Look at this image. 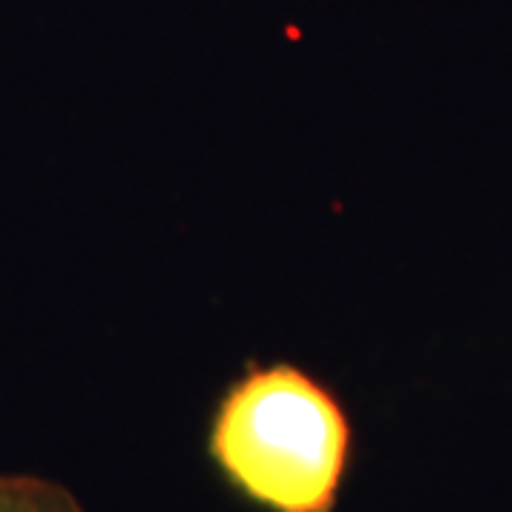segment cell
Returning <instances> with one entry per match:
<instances>
[{"mask_svg":"<svg viewBox=\"0 0 512 512\" xmlns=\"http://www.w3.org/2000/svg\"><path fill=\"white\" fill-rule=\"evenodd\" d=\"M211 458L271 512H330L350 458V424L328 387L299 367H254L220 402Z\"/></svg>","mask_w":512,"mask_h":512,"instance_id":"obj_1","label":"cell"},{"mask_svg":"<svg viewBox=\"0 0 512 512\" xmlns=\"http://www.w3.org/2000/svg\"><path fill=\"white\" fill-rule=\"evenodd\" d=\"M0 512H86V507L52 478L0 473Z\"/></svg>","mask_w":512,"mask_h":512,"instance_id":"obj_2","label":"cell"}]
</instances>
